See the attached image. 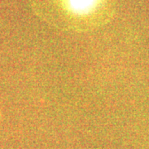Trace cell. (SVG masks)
<instances>
[{"label": "cell", "instance_id": "cell-1", "mask_svg": "<svg viewBox=\"0 0 149 149\" xmlns=\"http://www.w3.org/2000/svg\"><path fill=\"white\" fill-rule=\"evenodd\" d=\"M116 0H31L33 11L53 26L88 31L107 23L113 16Z\"/></svg>", "mask_w": 149, "mask_h": 149}, {"label": "cell", "instance_id": "cell-2", "mask_svg": "<svg viewBox=\"0 0 149 149\" xmlns=\"http://www.w3.org/2000/svg\"><path fill=\"white\" fill-rule=\"evenodd\" d=\"M1 121H2V113H1V109H0V124H1Z\"/></svg>", "mask_w": 149, "mask_h": 149}]
</instances>
